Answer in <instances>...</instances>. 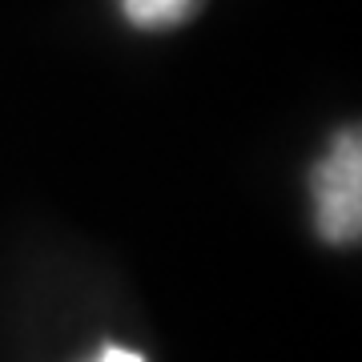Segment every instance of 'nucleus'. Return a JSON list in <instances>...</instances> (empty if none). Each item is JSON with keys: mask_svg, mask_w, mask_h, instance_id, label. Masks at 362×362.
Listing matches in <instances>:
<instances>
[{"mask_svg": "<svg viewBox=\"0 0 362 362\" xmlns=\"http://www.w3.org/2000/svg\"><path fill=\"white\" fill-rule=\"evenodd\" d=\"M314 218L330 246H354L362 230V141L358 129H342L322 165L314 169Z\"/></svg>", "mask_w": 362, "mask_h": 362, "instance_id": "nucleus-1", "label": "nucleus"}, {"mask_svg": "<svg viewBox=\"0 0 362 362\" xmlns=\"http://www.w3.org/2000/svg\"><path fill=\"white\" fill-rule=\"evenodd\" d=\"M202 4H206V0H121V13H125L129 25L161 33V28L189 25V21L202 13Z\"/></svg>", "mask_w": 362, "mask_h": 362, "instance_id": "nucleus-2", "label": "nucleus"}, {"mask_svg": "<svg viewBox=\"0 0 362 362\" xmlns=\"http://www.w3.org/2000/svg\"><path fill=\"white\" fill-rule=\"evenodd\" d=\"M97 362H145V358H141V354H133V350L109 346V350H105V354H101V358H97Z\"/></svg>", "mask_w": 362, "mask_h": 362, "instance_id": "nucleus-3", "label": "nucleus"}]
</instances>
